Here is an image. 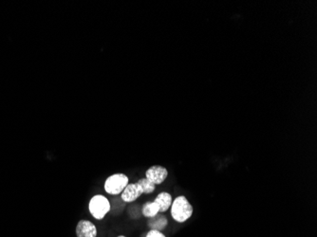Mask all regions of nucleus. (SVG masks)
Segmentation results:
<instances>
[{
	"mask_svg": "<svg viewBox=\"0 0 317 237\" xmlns=\"http://www.w3.org/2000/svg\"><path fill=\"white\" fill-rule=\"evenodd\" d=\"M171 209V215L178 223H184L192 216L193 206L184 196H180L173 199Z\"/></svg>",
	"mask_w": 317,
	"mask_h": 237,
	"instance_id": "f257e3e1",
	"label": "nucleus"
},
{
	"mask_svg": "<svg viewBox=\"0 0 317 237\" xmlns=\"http://www.w3.org/2000/svg\"><path fill=\"white\" fill-rule=\"evenodd\" d=\"M89 210L95 219L101 220L105 218V216L109 213V211L111 210V205L106 196L96 195L90 200Z\"/></svg>",
	"mask_w": 317,
	"mask_h": 237,
	"instance_id": "f03ea898",
	"label": "nucleus"
},
{
	"mask_svg": "<svg viewBox=\"0 0 317 237\" xmlns=\"http://www.w3.org/2000/svg\"><path fill=\"white\" fill-rule=\"evenodd\" d=\"M128 183H129V179L126 175L122 173H117V174H113L109 176V178L106 180L104 189L109 195L118 196L122 194V192L125 190Z\"/></svg>",
	"mask_w": 317,
	"mask_h": 237,
	"instance_id": "7ed1b4c3",
	"label": "nucleus"
},
{
	"mask_svg": "<svg viewBox=\"0 0 317 237\" xmlns=\"http://www.w3.org/2000/svg\"><path fill=\"white\" fill-rule=\"evenodd\" d=\"M168 177L167 168L161 165H153L145 172V178L154 185H160L165 182Z\"/></svg>",
	"mask_w": 317,
	"mask_h": 237,
	"instance_id": "20e7f679",
	"label": "nucleus"
},
{
	"mask_svg": "<svg viewBox=\"0 0 317 237\" xmlns=\"http://www.w3.org/2000/svg\"><path fill=\"white\" fill-rule=\"evenodd\" d=\"M142 194H144V191L139 182L128 183L121 194V199L125 203H131L137 200Z\"/></svg>",
	"mask_w": 317,
	"mask_h": 237,
	"instance_id": "39448f33",
	"label": "nucleus"
},
{
	"mask_svg": "<svg viewBox=\"0 0 317 237\" xmlns=\"http://www.w3.org/2000/svg\"><path fill=\"white\" fill-rule=\"evenodd\" d=\"M77 237H96L97 228L89 220H80L76 225L75 229Z\"/></svg>",
	"mask_w": 317,
	"mask_h": 237,
	"instance_id": "423d86ee",
	"label": "nucleus"
},
{
	"mask_svg": "<svg viewBox=\"0 0 317 237\" xmlns=\"http://www.w3.org/2000/svg\"><path fill=\"white\" fill-rule=\"evenodd\" d=\"M154 201L158 204L160 213H166L172 205L173 197L167 192H162L156 196Z\"/></svg>",
	"mask_w": 317,
	"mask_h": 237,
	"instance_id": "0eeeda50",
	"label": "nucleus"
},
{
	"mask_svg": "<svg viewBox=\"0 0 317 237\" xmlns=\"http://www.w3.org/2000/svg\"><path fill=\"white\" fill-rule=\"evenodd\" d=\"M148 227L150 229H155V230H163L166 229V227L168 224V220L167 217L164 214L158 213L157 215H155L152 218H148Z\"/></svg>",
	"mask_w": 317,
	"mask_h": 237,
	"instance_id": "6e6552de",
	"label": "nucleus"
},
{
	"mask_svg": "<svg viewBox=\"0 0 317 237\" xmlns=\"http://www.w3.org/2000/svg\"><path fill=\"white\" fill-rule=\"evenodd\" d=\"M142 213L143 216L147 218H152L160 213L158 206L155 201H148L142 206Z\"/></svg>",
	"mask_w": 317,
	"mask_h": 237,
	"instance_id": "1a4fd4ad",
	"label": "nucleus"
},
{
	"mask_svg": "<svg viewBox=\"0 0 317 237\" xmlns=\"http://www.w3.org/2000/svg\"><path fill=\"white\" fill-rule=\"evenodd\" d=\"M138 182L142 185L145 195L152 194V193L155 191V189H156V185H154V184H153L152 182H150L149 180H147L146 178H142L141 180H138Z\"/></svg>",
	"mask_w": 317,
	"mask_h": 237,
	"instance_id": "9d476101",
	"label": "nucleus"
},
{
	"mask_svg": "<svg viewBox=\"0 0 317 237\" xmlns=\"http://www.w3.org/2000/svg\"><path fill=\"white\" fill-rule=\"evenodd\" d=\"M145 237H166V235H165L162 231H160V230L150 229V230L147 232V234H146V236Z\"/></svg>",
	"mask_w": 317,
	"mask_h": 237,
	"instance_id": "9b49d317",
	"label": "nucleus"
},
{
	"mask_svg": "<svg viewBox=\"0 0 317 237\" xmlns=\"http://www.w3.org/2000/svg\"><path fill=\"white\" fill-rule=\"evenodd\" d=\"M118 237H125V236H123V235H121V236H118Z\"/></svg>",
	"mask_w": 317,
	"mask_h": 237,
	"instance_id": "f8f14e48",
	"label": "nucleus"
}]
</instances>
